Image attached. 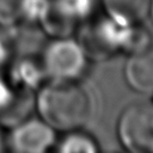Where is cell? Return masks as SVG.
Instances as JSON below:
<instances>
[{"label":"cell","mask_w":153,"mask_h":153,"mask_svg":"<svg viewBox=\"0 0 153 153\" xmlns=\"http://www.w3.org/2000/svg\"><path fill=\"white\" fill-rule=\"evenodd\" d=\"M35 111L55 131L67 133L84 127L91 114V102L78 81H49L36 92Z\"/></svg>","instance_id":"cell-1"},{"label":"cell","mask_w":153,"mask_h":153,"mask_svg":"<svg viewBox=\"0 0 153 153\" xmlns=\"http://www.w3.org/2000/svg\"><path fill=\"white\" fill-rule=\"evenodd\" d=\"M39 59L49 81H78L90 61L74 36L50 38L44 43Z\"/></svg>","instance_id":"cell-2"},{"label":"cell","mask_w":153,"mask_h":153,"mask_svg":"<svg viewBox=\"0 0 153 153\" xmlns=\"http://www.w3.org/2000/svg\"><path fill=\"white\" fill-rule=\"evenodd\" d=\"M130 26L116 23L105 13L93 16L84 23L74 37L78 39L88 60L100 61L109 56L124 53Z\"/></svg>","instance_id":"cell-3"},{"label":"cell","mask_w":153,"mask_h":153,"mask_svg":"<svg viewBox=\"0 0 153 153\" xmlns=\"http://www.w3.org/2000/svg\"><path fill=\"white\" fill-rule=\"evenodd\" d=\"M96 14V0H49L39 27L49 38L74 36Z\"/></svg>","instance_id":"cell-4"},{"label":"cell","mask_w":153,"mask_h":153,"mask_svg":"<svg viewBox=\"0 0 153 153\" xmlns=\"http://www.w3.org/2000/svg\"><path fill=\"white\" fill-rule=\"evenodd\" d=\"M117 135L128 153H148L153 143V104L136 103L126 108L117 122Z\"/></svg>","instance_id":"cell-5"},{"label":"cell","mask_w":153,"mask_h":153,"mask_svg":"<svg viewBox=\"0 0 153 153\" xmlns=\"http://www.w3.org/2000/svg\"><path fill=\"white\" fill-rule=\"evenodd\" d=\"M55 142L56 131L39 117L24 120L7 134V149L12 153H49Z\"/></svg>","instance_id":"cell-6"},{"label":"cell","mask_w":153,"mask_h":153,"mask_svg":"<svg viewBox=\"0 0 153 153\" xmlns=\"http://www.w3.org/2000/svg\"><path fill=\"white\" fill-rule=\"evenodd\" d=\"M36 106V92L17 88L0 76V126L12 128L31 117Z\"/></svg>","instance_id":"cell-7"},{"label":"cell","mask_w":153,"mask_h":153,"mask_svg":"<svg viewBox=\"0 0 153 153\" xmlns=\"http://www.w3.org/2000/svg\"><path fill=\"white\" fill-rule=\"evenodd\" d=\"M6 67V79L17 88L37 92L47 80L39 55L36 54L13 55Z\"/></svg>","instance_id":"cell-8"},{"label":"cell","mask_w":153,"mask_h":153,"mask_svg":"<svg viewBox=\"0 0 153 153\" xmlns=\"http://www.w3.org/2000/svg\"><path fill=\"white\" fill-rule=\"evenodd\" d=\"M123 74L131 90L140 93H153V48L129 55Z\"/></svg>","instance_id":"cell-9"},{"label":"cell","mask_w":153,"mask_h":153,"mask_svg":"<svg viewBox=\"0 0 153 153\" xmlns=\"http://www.w3.org/2000/svg\"><path fill=\"white\" fill-rule=\"evenodd\" d=\"M104 13L124 26L142 24L149 14L152 0H100Z\"/></svg>","instance_id":"cell-10"},{"label":"cell","mask_w":153,"mask_h":153,"mask_svg":"<svg viewBox=\"0 0 153 153\" xmlns=\"http://www.w3.org/2000/svg\"><path fill=\"white\" fill-rule=\"evenodd\" d=\"M63 134L55 142L54 153H100L97 141L82 129L71 130Z\"/></svg>","instance_id":"cell-11"},{"label":"cell","mask_w":153,"mask_h":153,"mask_svg":"<svg viewBox=\"0 0 153 153\" xmlns=\"http://www.w3.org/2000/svg\"><path fill=\"white\" fill-rule=\"evenodd\" d=\"M151 47H152L151 32L142 24L130 26L124 53H127L128 55L137 54L149 49Z\"/></svg>","instance_id":"cell-12"},{"label":"cell","mask_w":153,"mask_h":153,"mask_svg":"<svg viewBox=\"0 0 153 153\" xmlns=\"http://www.w3.org/2000/svg\"><path fill=\"white\" fill-rule=\"evenodd\" d=\"M23 0H0V27L6 29L20 22Z\"/></svg>","instance_id":"cell-13"},{"label":"cell","mask_w":153,"mask_h":153,"mask_svg":"<svg viewBox=\"0 0 153 153\" xmlns=\"http://www.w3.org/2000/svg\"><path fill=\"white\" fill-rule=\"evenodd\" d=\"M12 50L10 48L8 41L6 38V35L1 32L0 30V69L6 67L12 57Z\"/></svg>","instance_id":"cell-14"},{"label":"cell","mask_w":153,"mask_h":153,"mask_svg":"<svg viewBox=\"0 0 153 153\" xmlns=\"http://www.w3.org/2000/svg\"><path fill=\"white\" fill-rule=\"evenodd\" d=\"M7 134L5 133V128L0 126V153H7Z\"/></svg>","instance_id":"cell-15"},{"label":"cell","mask_w":153,"mask_h":153,"mask_svg":"<svg viewBox=\"0 0 153 153\" xmlns=\"http://www.w3.org/2000/svg\"><path fill=\"white\" fill-rule=\"evenodd\" d=\"M148 17H151V19H152V22H153V0H152V2H151V8H149V14H148Z\"/></svg>","instance_id":"cell-16"},{"label":"cell","mask_w":153,"mask_h":153,"mask_svg":"<svg viewBox=\"0 0 153 153\" xmlns=\"http://www.w3.org/2000/svg\"><path fill=\"white\" fill-rule=\"evenodd\" d=\"M148 153H153V143L151 145V147H149V151H148Z\"/></svg>","instance_id":"cell-17"},{"label":"cell","mask_w":153,"mask_h":153,"mask_svg":"<svg viewBox=\"0 0 153 153\" xmlns=\"http://www.w3.org/2000/svg\"><path fill=\"white\" fill-rule=\"evenodd\" d=\"M7 153H12V152H7Z\"/></svg>","instance_id":"cell-18"}]
</instances>
